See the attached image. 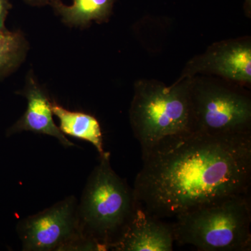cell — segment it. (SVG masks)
Masks as SVG:
<instances>
[{"instance_id":"1","label":"cell","mask_w":251,"mask_h":251,"mask_svg":"<svg viewBox=\"0 0 251 251\" xmlns=\"http://www.w3.org/2000/svg\"><path fill=\"white\" fill-rule=\"evenodd\" d=\"M142 156L135 198L160 219L250 195L251 133L188 132L163 138Z\"/></svg>"},{"instance_id":"11","label":"cell","mask_w":251,"mask_h":251,"mask_svg":"<svg viewBox=\"0 0 251 251\" xmlns=\"http://www.w3.org/2000/svg\"><path fill=\"white\" fill-rule=\"evenodd\" d=\"M116 0H73L70 6L61 0H54L50 6L61 16L63 23L70 27H85L92 21L107 22Z\"/></svg>"},{"instance_id":"12","label":"cell","mask_w":251,"mask_h":251,"mask_svg":"<svg viewBox=\"0 0 251 251\" xmlns=\"http://www.w3.org/2000/svg\"><path fill=\"white\" fill-rule=\"evenodd\" d=\"M27 43L20 31L0 29V78L18 69L24 60Z\"/></svg>"},{"instance_id":"4","label":"cell","mask_w":251,"mask_h":251,"mask_svg":"<svg viewBox=\"0 0 251 251\" xmlns=\"http://www.w3.org/2000/svg\"><path fill=\"white\" fill-rule=\"evenodd\" d=\"M175 240L202 251L251 249L250 195L201 206L175 217Z\"/></svg>"},{"instance_id":"5","label":"cell","mask_w":251,"mask_h":251,"mask_svg":"<svg viewBox=\"0 0 251 251\" xmlns=\"http://www.w3.org/2000/svg\"><path fill=\"white\" fill-rule=\"evenodd\" d=\"M193 131L212 135L251 133V95L247 87L212 75L191 79Z\"/></svg>"},{"instance_id":"10","label":"cell","mask_w":251,"mask_h":251,"mask_svg":"<svg viewBox=\"0 0 251 251\" xmlns=\"http://www.w3.org/2000/svg\"><path fill=\"white\" fill-rule=\"evenodd\" d=\"M51 108L53 115L58 118L59 129L64 135L92 144L99 156L105 152L101 128L97 118L85 112L71 111L54 100H52Z\"/></svg>"},{"instance_id":"8","label":"cell","mask_w":251,"mask_h":251,"mask_svg":"<svg viewBox=\"0 0 251 251\" xmlns=\"http://www.w3.org/2000/svg\"><path fill=\"white\" fill-rule=\"evenodd\" d=\"M18 94L27 99V109L23 116L6 130V137L23 131H30L53 137L65 148L75 146L54 122L51 108L52 100L32 74L27 75L24 89Z\"/></svg>"},{"instance_id":"15","label":"cell","mask_w":251,"mask_h":251,"mask_svg":"<svg viewBox=\"0 0 251 251\" xmlns=\"http://www.w3.org/2000/svg\"><path fill=\"white\" fill-rule=\"evenodd\" d=\"M244 11L248 18L251 17V0H244Z\"/></svg>"},{"instance_id":"7","label":"cell","mask_w":251,"mask_h":251,"mask_svg":"<svg viewBox=\"0 0 251 251\" xmlns=\"http://www.w3.org/2000/svg\"><path fill=\"white\" fill-rule=\"evenodd\" d=\"M212 75L249 88L251 85V39L246 36L214 43L186 64L177 80Z\"/></svg>"},{"instance_id":"3","label":"cell","mask_w":251,"mask_h":251,"mask_svg":"<svg viewBox=\"0 0 251 251\" xmlns=\"http://www.w3.org/2000/svg\"><path fill=\"white\" fill-rule=\"evenodd\" d=\"M191 79L176 80L169 86L155 79L135 82L129 118L142 151L167 137L193 131Z\"/></svg>"},{"instance_id":"2","label":"cell","mask_w":251,"mask_h":251,"mask_svg":"<svg viewBox=\"0 0 251 251\" xmlns=\"http://www.w3.org/2000/svg\"><path fill=\"white\" fill-rule=\"evenodd\" d=\"M77 203L82 234L103 251H111L138 209L134 189L112 169L110 153L99 156Z\"/></svg>"},{"instance_id":"6","label":"cell","mask_w":251,"mask_h":251,"mask_svg":"<svg viewBox=\"0 0 251 251\" xmlns=\"http://www.w3.org/2000/svg\"><path fill=\"white\" fill-rule=\"evenodd\" d=\"M77 198L69 196L18 222L17 233L24 251H102L82 234Z\"/></svg>"},{"instance_id":"13","label":"cell","mask_w":251,"mask_h":251,"mask_svg":"<svg viewBox=\"0 0 251 251\" xmlns=\"http://www.w3.org/2000/svg\"><path fill=\"white\" fill-rule=\"evenodd\" d=\"M11 8L12 5L10 3L9 0H0V29L6 27L5 21Z\"/></svg>"},{"instance_id":"14","label":"cell","mask_w":251,"mask_h":251,"mask_svg":"<svg viewBox=\"0 0 251 251\" xmlns=\"http://www.w3.org/2000/svg\"><path fill=\"white\" fill-rule=\"evenodd\" d=\"M25 2L33 6H44L50 5L54 0H23Z\"/></svg>"},{"instance_id":"9","label":"cell","mask_w":251,"mask_h":251,"mask_svg":"<svg viewBox=\"0 0 251 251\" xmlns=\"http://www.w3.org/2000/svg\"><path fill=\"white\" fill-rule=\"evenodd\" d=\"M175 242L173 224L163 222L138 206L111 251H172Z\"/></svg>"}]
</instances>
